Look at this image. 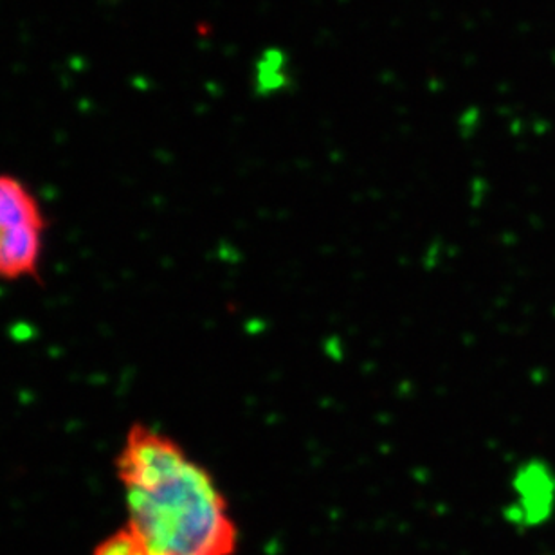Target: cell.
Returning a JSON list of instances; mask_svg holds the SVG:
<instances>
[{"label": "cell", "instance_id": "1", "mask_svg": "<svg viewBox=\"0 0 555 555\" xmlns=\"http://www.w3.org/2000/svg\"><path fill=\"white\" fill-rule=\"evenodd\" d=\"M129 527L143 555H231L236 527L203 465L163 433L130 427L119 451Z\"/></svg>", "mask_w": 555, "mask_h": 555}, {"label": "cell", "instance_id": "2", "mask_svg": "<svg viewBox=\"0 0 555 555\" xmlns=\"http://www.w3.org/2000/svg\"><path fill=\"white\" fill-rule=\"evenodd\" d=\"M48 220L31 188L18 177L0 173V278H37Z\"/></svg>", "mask_w": 555, "mask_h": 555}, {"label": "cell", "instance_id": "3", "mask_svg": "<svg viewBox=\"0 0 555 555\" xmlns=\"http://www.w3.org/2000/svg\"><path fill=\"white\" fill-rule=\"evenodd\" d=\"M287 80V59L280 49H266L257 62L258 89L276 91Z\"/></svg>", "mask_w": 555, "mask_h": 555}, {"label": "cell", "instance_id": "4", "mask_svg": "<svg viewBox=\"0 0 555 555\" xmlns=\"http://www.w3.org/2000/svg\"><path fill=\"white\" fill-rule=\"evenodd\" d=\"M94 555H143V551L134 534L129 529H125L103 541Z\"/></svg>", "mask_w": 555, "mask_h": 555}]
</instances>
